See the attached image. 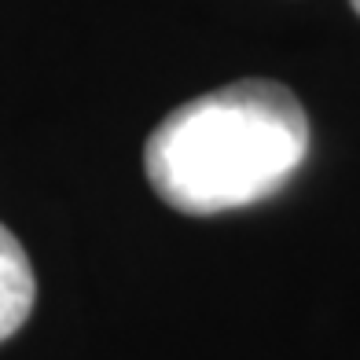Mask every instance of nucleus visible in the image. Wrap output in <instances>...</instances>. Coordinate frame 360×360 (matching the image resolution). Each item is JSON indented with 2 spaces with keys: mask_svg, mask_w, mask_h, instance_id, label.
Returning <instances> with one entry per match:
<instances>
[{
  "mask_svg": "<svg viewBox=\"0 0 360 360\" xmlns=\"http://www.w3.org/2000/svg\"><path fill=\"white\" fill-rule=\"evenodd\" d=\"M309 155V118L280 81L247 77L180 103L143 147V169L180 214H224L280 191Z\"/></svg>",
  "mask_w": 360,
  "mask_h": 360,
  "instance_id": "obj_1",
  "label": "nucleus"
},
{
  "mask_svg": "<svg viewBox=\"0 0 360 360\" xmlns=\"http://www.w3.org/2000/svg\"><path fill=\"white\" fill-rule=\"evenodd\" d=\"M37 298V280L22 243L0 224V342L26 323Z\"/></svg>",
  "mask_w": 360,
  "mask_h": 360,
  "instance_id": "obj_2",
  "label": "nucleus"
},
{
  "mask_svg": "<svg viewBox=\"0 0 360 360\" xmlns=\"http://www.w3.org/2000/svg\"><path fill=\"white\" fill-rule=\"evenodd\" d=\"M349 4H353V11H356V15H360V0H349Z\"/></svg>",
  "mask_w": 360,
  "mask_h": 360,
  "instance_id": "obj_3",
  "label": "nucleus"
}]
</instances>
